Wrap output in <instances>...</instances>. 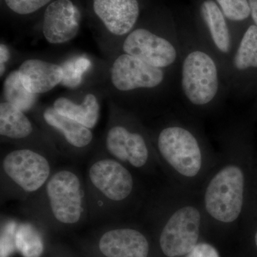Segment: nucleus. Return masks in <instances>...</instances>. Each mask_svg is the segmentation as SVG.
<instances>
[{"mask_svg":"<svg viewBox=\"0 0 257 257\" xmlns=\"http://www.w3.org/2000/svg\"><path fill=\"white\" fill-rule=\"evenodd\" d=\"M41 190L47 214L57 224L72 226L86 217L89 199L77 172L68 169L54 172Z\"/></svg>","mask_w":257,"mask_h":257,"instance_id":"nucleus-1","label":"nucleus"},{"mask_svg":"<svg viewBox=\"0 0 257 257\" xmlns=\"http://www.w3.org/2000/svg\"><path fill=\"white\" fill-rule=\"evenodd\" d=\"M2 177L9 187L22 195L41 191L52 175L50 161L32 149H18L2 160Z\"/></svg>","mask_w":257,"mask_h":257,"instance_id":"nucleus-2","label":"nucleus"},{"mask_svg":"<svg viewBox=\"0 0 257 257\" xmlns=\"http://www.w3.org/2000/svg\"><path fill=\"white\" fill-rule=\"evenodd\" d=\"M244 178L242 171L227 166L211 179L205 193L206 209L216 220L229 223L239 217L242 209Z\"/></svg>","mask_w":257,"mask_h":257,"instance_id":"nucleus-3","label":"nucleus"},{"mask_svg":"<svg viewBox=\"0 0 257 257\" xmlns=\"http://www.w3.org/2000/svg\"><path fill=\"white\" fill-rule=\"evenodd\" d=\"M88 186L93 197L112 205L130 197L134 188L130 171L114 158H103L93 162L88 170Z\"/></svg>","mask_w":257,"mask_h":257,"instance_id":"nucleus-4","label":"nucleus"},{"mask_svg":"<svg viewBox=\"0 0 257 257\" xmlns=\"http://www.w3.org/2000/svg\"><path fill=\"white\" fill-rule=\"evenodd\" d=\"M182 87L194 105H205L214 99L219 89V78L211 56L199 50L186 56L182 64Z\"/></svg>","mask_w":257,"mask_h":257,"instance_id":"nucleus-5","label":"nucleus"},{"mask_svg":"<svg viewBox=\"0 0 257 257\" xmlns=\"http://www.w3.org/2000/svg\"><path fill=\"white\" fill-rule=\"evenodd\" d=\"M161 155L175 170L185 177H194L202 167L200 148L196 138L185 128L170 126L158 138Z\"/></svg>","mask_w":257,"mask_h":257,"instance_id":"nucleus-6","label":"nucleus"},{"mask_svg":"<svg viewBox=\"0 0 257 257\" xmlns=\"http://www.w3.org/2000/svg\"><path fill=\"white\" fill-rule=\"evenodd\" d=\"M201 216L196 208L185 207L173 214L161 233V248L166 256L187 254L197 244Z\"/></svg>","mask_w":257,"mask_h":257,"instance_id":"nucleus-7","label":"nucleus"},{"mask_svg":"<svg viewBox=\"0 0 257 257\" xmlns=\"http://www.w3.org/2000/svg\"><path fill=\"white\" fill-rule=\"evenodd\" d=\"M165 73L160 68L128 55L119 56L111 66V81L119 91L156 87L163 82Z\"/></svg>","mask_w":257,"mask_h":257,"instance_id":"nucleus-8","label":"nucleus"},{"mask_svg":"<svg viewBox=\"0 0 257 257\" xmlns=\"http://www.w3.org/2000/svg\"><path fill=\"white\" fill-rule=\"evenodd\" d=\"M123 50L160 69L173 64L177 56V50L170 42L145 29H137L128 34L123 44Z\"/></svg>","mask_w":257,"mask_h":257,"instance_id":"nucleus-9","label":"nucleus"},{"mask_svg":"<svg viewBox=\"0 0 257 257\" xmlns=\"http://www.w3.org/2000/svg\"><path fill=\"white\" fill-rule=\"evenodd\" d=\"M80 20V12L71 0H56L44 15V36L54 45L70 41L78 33Z\"/></svg>","mask_w":257,"mask_h":257,"instance_id":"nucleus-10","label":"nucleus"},{"mask_svg":"<svg viewBox=\"0 0 257 257\" xmlns=\"http://www.w3.org/2000/svg\"><path fill=\"white\" fill-rule=\"evenodd\" d=\"M106 151L120 162L140 168L146 165L149 151L141 135L132 133L121 125L111 126L105 138Z\"/></svg>","mask_w":257,"mask_h":257,"instance_id":"nucleus-11","label":"nucleus"},{"mask_svg":"<svg viewBox=\"0 0 257 257\" xmlns=\"http://www.w3.org/2000/svg\"><path fill=\"white\" fill-rule=\"evenodd\" d=\"M98 249L104 257H147L150 246L145 235L138 230L116 228L101 234Z\"/></svg>","mask_w":257,"mask_h":257,"instance_id":"nucleus-12","label":"nucleus"},{"mask_svg":"<svg viewBox=\"0 0 257 257\" xmlns=\"http://www.w3.org/2000/svg\"><path fill=\"white\" fill-rule=\"evenodd\" d=\"M93 8L109 32L118 36L131 31L140 15L138 0H94Z\"/></svg>","mask_w":257,"mask_h":257,"instance_id":"nucleus-13","label":"nucleus"},{"mask_svg":"<svg viewBox=\"0 0 257 257\" xmlns=\"http://www.w3.org/2000/svg\"><path fill=\"white\" fill-rule=\"evenodd\" d=\"M18 71L24 86L36 94L52 90L63 79L61 66L38 59L25 60Z\"/></svg>","mask_w":257,"mask_h":257,"instance_id":"nucleus-14","label":"nucleus"},{"mask_svg":"<svg viewBox=\"0 0 257 257\" xmlns=\"http://www.w3.org/2000/svg\"><path fill=\"white\" fill-rule=\"evenodd\" d=\"M42 116L45 122L60 134L66 143L72 148L82 150L92 143L93 133L90 128L60 114L53 106L47 108Z\"/></svg>","mask_w":257,"mask_h":257,"instance_id":"nucleus-15","label":"nucleus"},{"mask_svg":"<svg viewBox=\"0 0 257 257\" xmlns=\"http://www.w3.org/2000/svg\"><path fill=\"white\" fill-rule=\"evenodd\" d=\"M53 107L60 114L75 120L89 128L97 124L100 114L99 101L94 94L84 96L81 104H76L66 97H60L54 102Z\"/></svg>","mask_w":257,"mask_h":257,"instance_id":"nucleus-16","label":"nucleus"},{"mask_svg":"<svg viewBox=\"0 0 257 257\" xmlns=\"http://www.w3.org/2000/svg\"><path fill=\"white\" fill-rule=\"evenodd\" d=\"M34 127L23 111L8 101L0 104V135L12 140H23L31 136Z\"/></svg>","mask_w":257,"mask_h":257,"instance_id":"nucleus-17","label":"nucleus"},{"mask_svg":"<svg viewBox=\"0 0 257 257\" xmlns=\"http://www.w3.org/2000/svg\"><path fill=\"white\" fill-rule=\"evenodd\" d=\"M201 14L218 50L224 53L229 52L231 48V37L220 8L213 0H206L201 6Z\"/></svg>","mask_w":257,"mask_h":257,"instance_id":"nucleus-18","label":"nucleus"},{"mask_svg":"<svg viewBox=\"0 0 257 257\" xmlns=\"http://www.w3.org/2000/svg\"><path fill=\"white\" fill-rule=\"evenodd\" d=\"M3 94L6 101L24 112L31 109L37 99V94L30 92L24 86L18 70L10 72L5 79Z\"/></svg>","mask_w":257,"mask_h":257,"instance_id":"nucleus-19","label":"nucleus"},{"mask_svg":"<svg viewBox=\"0 0 257 257\" xmlns=\"http://www.w3.org/2000/svg\"><path fill=\"white\" fill-rule=\"evenodd\" d=\"M15 243L24 257H40L45 249L42 235L30 223H22L17 226Z\"/></svg>","mask_w":257,"mask_h":257,"instance_id":"nucleus-20","label":"nucleus"},{"mask_svg":"<svg viewBox=\"0 0 257 257\" xmlns=\"http://www.w3.org/2000/svg\"><path fill=\"white\" fill-rule=\"evenodd\" d=\"M234 64L239 71L257 68V27H248L235 55Z\"/></svg>","mask_w":257,"mask_h":257,"instance_id":"nucleus-21","label":"nucleus"},{"mask_svg":"<svg viewBox=\"0 0 257 257\" xmlns=\"http://www.w3.org/2000/svg\"><path fill=\"white\" fill-rule=\"evenodd\" d=\"M90 61L85 57H75L64 62L61 66L63 71L62 84L69 87H75L80 84L83 74L89 69Z\"/></svg>","mask_w":257,"mask_h":257,"instance_id":"nucleus-22","label":"nucleus"},{"mask_svg":"<svg viewBox=\"0 0 257 257\" xmlns=\"http://www.w3.org/2000/svg\"><path fill=\"white\" fill-rule=\"evenodd\" d=\"M224 17L231 21H243L251 15L248 0H216Z\"/></svg>","mask_w":257,"mask_h":257,"instance_id":"nucleus-23","label":"nucleus"},{"mask_svg":"<svg viewBox=\"0 0 257 257\" xmlns=\"http://www.w3.org/2000/svg\"><path fill=\"white\" fill-rule=\"evenodd\" d=\"M51 0H5L10 10L19 15H25L35 13Z\"/></svg>","mask_w":257,"mask_h":257,"instance_id":"nucleus-24","label":"nucleus"},{"mask_svg":"<svg viewBox=\"0 0 257 257\" xmlns=\"http://www.w3.org/2000/svg\"><path fill=\"white\" fill-rule=\"evenodd\" d=\"M187 257H220L217 250L207 243H198Z\"/></svg>","mask_w":257,"mask_h":257,"instance_id":"nucleus-25","label":"nucleus"},{"mask_svg":"<svg viewBox=\"0 0 257 257\" xmlns=\"http://www.w3.org/2000/svg\"><path fill=\"white\" fill-rule=\"evenodd\" d=\"M10 59V51L4 44L0 45V75H3L6 69V64Z\"/></svg>","mask_w":257,"mask_h":257,"instance_id":"nucleus-26","label":"nucleus"},{"mask_svg":"<svg viewBox=\"0 0 257 257\" xmlns=\"http://www.w3.org/2000/svg\"><path fill=\"white\" fill-rule=\"evenodd\" d=\"M249 3L250 10H251V15L255 25L257 27V0H248Z\"/></svg>","mask_w":257,"mask_h":257,"instance_id":"nucleus-27","label":"nucleus"},{"mask_svg":"<svg viewBox=\"0 0 257 257\" xmlns=\"http://www.w3.org/2000/svg\"><path fill=\"white\" fill-rule=\"evenodd\" d=\"M255 242H256V245L257 246V232L256 233V235H255Z\"/></svg>","mask_w":257,"mask_h":257,"instance_id":"nucleus-28","label":"nucleus"}]
</instances>
